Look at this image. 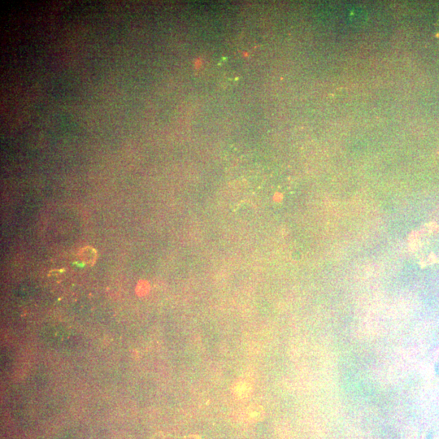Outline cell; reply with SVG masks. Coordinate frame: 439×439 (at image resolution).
Wrapping results in <instances>:
<instances>
[{"label": "cell", "mask_w": 439, "mask_h": 439, "mask_svg": "<svg viewBox=\"0 0 439 439\" xmlns=\"http://www.w3.org/2000/svg\"><path fill=\"white\" fill-rule=\"evenodd\" d=\"M409 250L422 266L439 264V226L435 223L424 225L410 235Z\"/></svg>", "instance_id": "cell-1"}, {"label": "cell", "mask_w": 439, "mask_h": 439, "mask_svg": "<svg viewBox=\"0 0 439 439\" xmlns=\"http://www.w3.org/2000/svg\"><path fill=\"white\" fill-rule=\"evenodd\" d=\"M253 383L246 378H240L233 383L231 391L238 400H247L253 393Z\"/></svg>", "instance_id": "cell-2"}, {"label": "cell", "mask_w": 439, "mask_h": 439, "mask_svg": "<svg viewBox=\"0 0 439 439\" xmlns=\"http://www.w3.org/2000/svg\"><path fill=\"white\" fill-rule=\"evenodd\" d=\"M77 256V258L80 259V261L82 262V264L88 265V266H93L96 262V250L94 249V247H90V246L80 249Z\"/></svg>", "instance_id": "cell-3"}, {"label": "cell", "mask_w": 439, "mask_h": 439, "mask_svg": "<svg viewBox=\"0 0 439 439\" xmlns=\"http://www.w3.org/2000/svg\"><path fill=\"white\" fill-rule=\"evenodd\" d=\"M264 407L258 404L250 405L245 411V417L250 422H259L264 419Z\"/></svg>", "instance_id": "cell-4"}, {"label": "cell", "mask_w": 439, "mask_h": 439, "mask_svg": "<svg viewBox=\"0 0 439 439\" xmlns=\"http://www.w3.org/2000/svg\"><path fill=\"white\" fill-rule=\"evenodd\" d=\"M149 290H150V286H149V283L146 281H144V280H142V281H139L138 282V285L136 286V293L139 296H144L146 294H147L149 292Z\"/></svg>", "instance_id": "cell-5"}]
</instances>
